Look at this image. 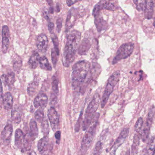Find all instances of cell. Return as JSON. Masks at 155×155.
Wrapping results in <instances>:
<instances>
[{"instance_id": "6da1fadb", "label": "cell", "mask_w": 155, "mask_h": 155, "mask_svg": "<svg viewBox=\"0 0 155 155\" xmlns=\"http://www.w3.org/2000/svg\"><path fill=\"white\" fill-rule=\"evenodd\" d=\"M81 37L80 32L76 30L71 31L68 35L62 56L63 64L66 67H69L75 60V56Z\"/></svg>"}, {"instance_id": "7a4b0ae2", "label": "cell", "mask_w": 155, "mask_h": 155, "mask_svg": "<svg viewBox=\"0 0 155 155\" xmlns=\"http://www.w3.org/2000/svg\"><path fill=\"white\" fill-rule=\"evenodd\" d=\"M90 69V64L85 60L78 62L74 65L71 75L72 86L74 89L80 88L86 79Z\"/></svg>"}, {"instance_id": "3957f363", "label": "cell", "mask_w": 155, "mask_h": 155, "mask_svg": "<svg viewBox=\"0 0 155 155\" xmlns=\"http://www.w3.org/2000/svg\"><path fill=\"white\" fill-rule=\"evenodd\" d=\"M99 114L97 113L95 115L91 123L88 130L86 131L81 142V152L83 155H84L91 145L95 134L96 129L98 123Z\"/></svg>"}, {"instance_id": "277c9868", "label": "cell", "mask_w": 155, "mask_h": 155, "mask_svg": "<svg viewBox=\"0 0 155 155\" xmlns=\"http://www.w3.org/2000/svg\"><path fill=\"white\" fill-rule=\"evenodd\" d=\"M100 101V95L98 94H96L89 104L85 111L84 119L83 121L82 129L83 131H86L89 127L95 115Z\"/></svg>"}, {"instance_id": "5b68a950", "label": "cell", "mask_w": 155, "mask_h": 155, "mask_svg": "<svg viewBox=\"0 0 155 155\" xmlns=\"http://www.w3.org/2000/svg\"><path fill=\"white\" fill-rule=\"evenodd\" d=\"M120 77V71H117L113 73L108 79L101 99V106L102 108H104L106 104L110 95L113 91L114 87L119 81Z\"/></svg>"}, {"instance_id": "8992f818", "label": "cell", "mask_w": 155, "mask_h": 155, "mask_svg": "<svg viewBox=\"0 0 155 155\" xmlns=\"http://www.w3.org/2000/svg\"><path fill=\"white\" fill-rule=\"evenodd\" d=\"M134 48V44L131 42L121 45L118 50L115 57L113 58V65H115L121 60L126 59L130 56L133 51Z\"/></svg>"}, {"instance_id": "52a82bcc", "label": "cell", "mask_w": 155, "mask_h": 155, "mask_svg": "<svg viewBox=\"0 0 155 155\" xmlns=\"http://www.w3.org/2000/svg\"><path fill=\"white\" fill-rule=\"evenodd\" d=\"M117 9V6L113 0H101L95 6L92 14L95 16L102 10H115Z\"/></svg>"}, {"instance_id": "ba28073f", "label": "cell", "mask_w": 155, "mask_h": 155, "mask_svg": "<svg viewBox=\"0 0 155 155\" xmlns=\"http://www.w3.org/2000/svg\"><path fill=\"white\" fill-rule=\"evenodd\" d=\"M155 111V107H152L148 113V117H147V121H146V123H145V126H144V128H143V130L141 133V134L142 139V141L144 142L147 141L148 138Z\"/></svg>"}, {"instance_id": "9c48e42d", "label": "cell", "mask_w": 155, "mask_h": 155, "mask_svg": "<svg viewBox=\"0 0 155 155\" xmlns=\"http://www.w3.org/2000/svg\"><path fill=\"white\" fill-rule=\"evenodd\" d=\"M129 129L125 128L121 131L118 137L116 139L115 143L111 149L110 155H115L116 151L119 147H120L126 140L129 134Z\"/></svg>"}, {"instance_id": "30bf717a", "label": "cell", "mask_w": 155, "mask_h": 155, "mask_svg": "<svg viewBox=\"0 0 155 155\" xmlns=\"http://www.w3.org/2000/svg\"><path fill=\"white\" fill-rule=\"evenodd\" d=\"M48 117L51 127L54 131L58 128L59 124V117L58 113L54 107H51L48 110Z\"/></svg>"}, {"instance_id": "8fae6325", "label": "cell", "mask_w": 155, "mask_h": 155, "mask_svg": "<svg viewBox=\"0 0 155 155\" xmlns=\"http://www.w3.org/2000/svg\"><path fill=\"white\" fill-rule=\"evenodd\" d=\"M2 51L3 53L5 54L7 52L10 45V31L7 25H4L2 30Z\"/></svg>"}, {"instance_id": "7c38bea8", "label": "cell", "mask_w": 155, "mask_h": 155, "mask_svg": "<svg viewBox=\"0 0 155 155\" xmlns=\"http://www.w3.org/2000/svg\"><path fill=\"white\" fill-rule=\"evenodd\" d=\"M13 132V126L10 123L6 125L1 133V138L5 145H8L10 143Z\"/></svg>"}, {"instance_id": "4fadbf2b", "label": "cell", "mask_w": 155, "mask_h": 155, "mask_svg": "<svg viewBox=\"0 0 155 155\" xmlns=\"http://www.w3.org/2000/svg\"><path fill=\"white\" fill-rule=\"evenodd\" d=\"M48 40L47 36L45 34H40L37 39V46L39 52L44 53L47 51Z\"/></svg>"}, {"instance_id": "5bb4252c", "label": "cell", "mask_w": 155, "mask_h": 155, "mask_svg": "<svg viewBox=\"0 0 155 155\" xmlns=\"http://www.w3.org/2000/svg\"><path fill=\"white\" fill-rule=\"evenodd\" d=\"M48 97L45 94L41 92L39 93L34 100V107L36 108H44L46 107L48 104Z\"/></svg>"}, {"instance_id": "9a60e30c", "label": "cell", "mask_w": 155, "mask_h": 155, "mask_svg": "<svg viewBox=\"0 0 155 155\" xmlns=\"http://www.w3.org/2000/svg\"><path fill=\"white\" fill-rule=\"evenodd\" d=\"M91 46V43L88 38H84L81 41L78 49V52L80 55H83L87 54Z\"/></svg>"}, {"instance_id": "2e32d148", "label": "cell", "mask_w": 155, "mask_h": 155, "mask_svg": "<svg viewBox=\"0 0 155 155\" xmlns=\"http://www.w3.org/2000/svg\"><path fill=\"white\" fill-rule=\"evenodd\" d=\"M99 14L100 13H98L95 16V24L98 32H101L107 29V24L106 21Z\"/></svg>"}, {"instance_id": "e0dca14e", "label": "cell", "mask_w": 155, "mask_h": 155, "mask_svg": "<svg viewBox=\"0 0 155 155\" xmlns=\"http://www.w3.org/2000/svg\"><path fill=\"white\" fill-rule=\"evenodd\" d=\"M13 100L12 95L10 92H7L3 96V105L4 109L10 111L13 107Z\"/></svg>"}, {"instance_id": "ac0fdd59", "label": "cell", "mask_w": 155, "mask_h": 155, "mask_svg": "<svg viewBox=\"0 0 155 155\" xmlns=\"http://www.w3.org/2000/svg\"><path fill=\"white\" fill-rule=\"evenodd\" d=\"M49 145V138L48 136H44L38 142L37 144L38 149L39 153L42 154H45L48 150Z\"/></svg>"}, {"instance_id": "d6986e66", "label": "cell", "mask_w": 155, "mask_h": 155, "mask_svg": "<svg viewBox=\"0 0 155 155\" xmlns=\"http://www.w3.org/2000/svg\"><path fill=\"white\" fill-rule=\"evenodd\" d=\"M24 135L21 129H16L15 132V145L18 148L22 149L23 147Z\"/></svg>"}, {"instance_id": "ffe728a7", "label": "cell", "mask_w": 155, "mask_h": 155, "mask_svg": "<svg viewBox=\"0 0 155 155\" xmlns=\"http://www.w3.org/2000/svg\"><path fill=\"white\" fill-rule=\"evenodd\" d=\"M40 58L39 54L37 52L34 51L32 53L28 62L29 66L31 69H35L38 66L39 64Z\"/></svg>"}, {"instance_id": "44dd1931", "label": "cell", "mask_w": 155, "mask_h": 155, "mask_svg": "<svg viewBox=\"0 0 155 155\" xmlns=\"http://www.w3.org/2000/svg\"><path fill=\"white\" fill-rule=\"evenodd\" d=\"M1 78L5 85L10 87L13 85L15 82V74L13 72H10L7 74H3L1 76Z\"/></svg>"}, {"instance_id": "7402d4cb", "label": "cell", "mask_w": 155, "mask_h": 155, "mask_svg": "<svg viewBox=\"0 0 155 155\" xmlns=\"http://www.w3.org/2000/svg\"><path fill=\"white\" fill-rule=\"evenodd\" d=\"M39 81L38 80H35L30 83L27 87V93L30 96L33 97L36 94L37 89L39 86Z\"/></svg>"}, {"instance_id": "603a6c76", "label": "cell", "mask_w": 155, "mask_h": 155, "mask_svg": "<svg viewBox=\"0 0 155 155\" xmlns=\"http://www.w3.org/2000/svg\"><path fill=\"white\" fill-rule=\"evenodd\" d=\"M76 10L75 9L72 8V9L69 10V12L67 18L66 25L67 29H69V28H71L73 25L74 24V22L75 21L76 16L75 15Z\"/></svg>"}, {"instance_id": "cb8c5ba5", "label": "cell", "mask_w": 155, "mask_h": 155, "mask_svg": "<svg viewBox=\"0 0 155 155\" xmlns=\"http://www.w3.org/2000/svg\"><path fill=\"white\" fill-rule=\"evenodd\" d=\"M140 135H139V133H136L134 136L133 142L132 144L131 148V154L132 155H135L137 153L138 151V148L140 144Z\"/></svg>"}, {"instance_id": "d4e9b609", "label": "cell", "mask_w": 155, "mask_h": 155, "mask_svg": "<svg viewBox=\"0 0 155 155\" xmlns=\"http://www.w3.org/2000/svg\"><path fill=\"white\" fill-rule=\"evenodd\" d=\"M30 133L32 138L35 140L38 136V128L37 125V122L35 120L31 119L30 122Z\"/></svg>"}, {"instance_id": "484cf974", "label": "cell", "mask_w": 155, "mask_h": 155, "mask_svg": "<svg viewBox=\"0 0 155 155\" xmlns=\"http://www.w3.org/2000/svg\"><path fill=\"white\" fill-rule=\"evenodd\" d=\"M153 12V3L152 0H146V7L145 9V16L148 19H151Z\"/></svg>"}, {"instance_id": "4316f807", "label": "cell", "mask_w": 155, "mask_h": 155, "mask_svg": "<svg viewBox=\"0 0 155 155\" xmlns=\"http://www.w3.org/2000/svg\"><path fill=\"white\" fill-rule=\"evenodd\" d=\"M34 139L32 138L30 133L26 134L25 135L24 140V148L26 151H30L32 147V142Z\"/></svg>"}, {"instance_id": "83f0119b", "label": "cell", "mask_w": 155, "mask_h": 155, "mask_svg": "<svg viewBox=\"0 0 155 155\" xmlns=\"http://www.w3.org/2000/svg\"><path fill=\"white\" fill-rule=\"evenodd\" d=\"M39 65L42 69L47 71H51L52 70L51 66L45 56H43L40 57L39 59Z\"/></svg>"}, {"instance_id": "f1b7e54d", "label": "cell", "mask_w": 155, "mask_h": 155, "mask_svg": "<svg viewBox=\"0 0 155 155\" xmlns=\"http://www.w3.org/2000/svg\"><path fill=\"white\" fill-rule=\"evenodd\" d=\"M11 118L14 123L18 124L22 120V115L17 110H13L11 111Z\"/></svg>"}, {"instance_id": "f546056e", "label": "cell", "mask_w": 155, "mask_h": 155, "mask_svg": "<svg viewBox=\"0 0 155 155\" xmlns=\"http://www.w3.org/2000/svg\"><path fill=\"white\" fill-rule=\"evenodd\" d=\"M41 127L44 136H48L50 132V128L48 120L46 118H44L43 121L41 122Z\"/></svg>"}, {"instance_id": "4dcf8cb0", "label": "cell", "mask_w": 155, "mask_h": 155, "mask_svg": "<svg viewBox=\"0 0 155 155\" xmlns=\"http://www.w3.org/2000/svg\"><path fill=\"white\" fill-rule=\"evenodd\" d=\"M133 1L138 11L145 10L146 7V0H133Z\"/></svg>"}, {"instance_id": "1f68e13d", "label": "cell", "mask_w": 155, "mask_h": 155, "mask_svg": "<svg viewBox=\"0 0 155 155\" xmlns=\"http://www.w3.org/2000/svg\"><path fill=\"white\" fill-rule=\"evenodd\" d=\"M35 119L39 123H41L44 118V113L43 109L39 108L38 110L35 112Z\"/></svg>"}, {"instance_id": "d6a6232c", "label": "cell", "mask_w": 155, "mask_h": 155, "mask_svg": "<svg viewBox=\"0 0 155 155\" xmlns=\"http://www.w3.org/2000/svg\"><path fill=\"white\" fill-rule=\"evenodd\" d=\"M59 82L57 80V77L55 75H54L52 80V87L53 90L54 94L56 95H58L59 92Z\"/></svg>"}, {"instance_id": "836d02e7", "label": "cell", "mask_w": 155, "mask_h": 155, "mask_svg": "<svg viewBox=\"0 0 155 155\" xmlns=\"http://www.w3.org/2000/svg\"><path fill=\"white\" fill-rule=\"evenodd\" d=\"M143 124V120L142 118H140L136 123L135 125V131L138 133H140L141 131L142 128Z\"/></svg>"}, {"instance_id": "e575fe53", "label": "cell", "mask_w": 155, "mask_h": 155, "mask_svg": "<svg viewBox=\"0 0 155 155\" xmlns=\"http://www.w3.org/2000/svg\"><path fill=\"white\" fill-rule=\"evenodd\" d=\"M51 39L54 45V50L58 55H59L60 51H59V41H58V38L54 34H52Z\"/></svg>"}, {"instance_id": "d590c367", "label": "cell", "mask_w": 155, "mask_h": 155, "mask_svg": "<svg viewBox=\"0 0 155 155\" xmlns=\"http://www.w3.org/2000/svg\"><path fill=\"white\" fill-rule=\"evenodd\" d=\"M102 148H103V143L101 141H98L95 147L93 155H100L101 151H102Z\"/></svg>"}, {"instance_id": "8d00e7d4", "label": "cell", "mask_w": 155, "mask_h": 155, "mask_svg": "<svg viewBox=\"0 0 155 155\" xmlns=\"http://www.w3.org/2000/svg\"><path fill=\"white\" fill-rule=\"evenodd\" d=\"M59 55L57 54V53L55 51L54 49H52L51 50V58L52 61L53 62L54 66L55 67L57 64V61H58V57Z\"/></svg>"}, {"instance_id": "74e56055", "label": "cell", "mask_w": 155, "mask_h": 155, "mask_svg": "<svg viewBox=\"0 0 155 155\" xmlns=\"http://www.w3.org/2000/svg\"><path fill=\"white\" fill-rule=\"evenodd\" d=\"M22 66V61L21 60V59L17 60L14 62V64H13V68H14V70L16 72H18V71H20Z\"/></svg>"}, {"instance_id": "f35d334b", "label": "cell", "mask_w": 155, "mask_h": 155, "mask_svg": "<svg viewBox=\"0 0 155 155\" xmlns=\"http://www.w3.org/2000/svg\"><path fill=\"white\" fill-rule=\"evenodd\" d=\"M82 114L83 111L82 112V113H81L79 119L78 120L76 124L75 127V131L76 132H78L79 130H80L81 122L82 119Z\"/></svg>"}, {"instance_id": "ab89813d", "label": "cell", "mask_w": 155, "mask_h": 155, "mask_svg": "<svg viewBox=\"0 0 155 155\" xmlns=\"http://www.w3.org/2000/svg\"><path fill=\"white\" fill-rule=\"evenodd\" d=\"M3 89H2V82L1 79L0 78V107H1L2 104H3Z\"/></svg>"}, {"instance_id": "60d3db41", "label": "cell", "mask_w": 155, "mask_h": 155, "mask_svg": "<svg viewBox=\"0 0 155 155\" xmlns=\"http://www.w3.org/2000/svg\"><path fill=\"white\" fill-rule=\"evenodd\" d=\"M56 25H57V30L58 33H60L62 26V19L60 18L56 21Z\"/></svg>"}, {"instance_id": "b9f144b4", "label": "cell", "mask_w": 155, "mask_h": 155, "mask_svg": "<svg viewBox=\"0 0 155 155\" xmlns=\"http://www.w3.org/2000/svg\"><path fill=\"white\" fill-rule=\"evenodd\" d=\"M56 100H57V95L54 93H53L51 95V104H54L56 103Z\"/></svg>"}, {"instance_id": "7bdbcfd3", "label": "cell", "mask_w": 155, "mask_h": 155, "mask_svg": "<svg viewBox=\"0 0 155 155\" xmlns=\"http://www.w3.org/2000/svg\"><path fill=\"white\" fill-rule=\"evenodd\" d=\"M80 1L81 0H66V3L69 7H70Z\"/></svg>"}, {"instance_id": "ee69618b", "label": "cell", "mask_w": 155, "mask_h": 155, "mask_svg": "<svg viewBox=\"0 0 155 155\" xmlns=\"http://www.w3.org/2000/svg\"><path fill=\"white\" fill-rule=\"evenodd\" d=\"M48 30L50 31V33L51 34H52L53 32L54 29V24L53 23L49 22V24L48 25Z\"/></svg>"}, {"instance_id": "f6af8a7d", "label": "cell", "mask_w": 155, "mask_h": 155, "mask_svg": "<svg viewBox=\"0 0 155 155\" xmlns=\"http://www.w3.org/2000/svg\"><path fill=\"white\" fill-rule=\"evenodd\" d=\"M61 136V132L60 131H58L55 133V137L56 139V141H57V143L59 144L60 142V139Z\"/></svg>"}, {"instance_id": "bcb514c9", "label": "cell", "mask_w": 155, "mask_h": 155, "mask_svg": "<svg viewBox=\"0 0 155 155\" xmlns=\"http://www.w3.org/2000/svg\"><path fill=\"white\" fill-rule=\"evenodd\" d=\"M43 14H44V17H45L46 20H49V15H48V12L47 11V10H44Z\"/></svg>"}, {"instance_id": "7dc6e473", "label": "cell", "mask_w": 155, "mask_h": 155, "mask_svg": "<svg viewBox=\"0 0 155 155\" xmlns=\"http://www.w3.org/2000/svg\"><path fill=\"white\" fill-rule=\"evenodd\" d=\"M46 1H47V2H48V4H49V5L51 6V7H53V6H52L53 5L52 0H46Z\"/></svg>"}, {"instance_id": "c3c4849f", "label": "cell", "mask_w": 155, "mask_h": 155, "mask_svg": "<svg viewBox=\"0 0 155 155\" xmlns=\"http://www.w3.org/2000/svg\"><path fill=\"white\" fill-rule=\"evenodd\" d=\"M49 12L51 14H53L54 12V9L53 7H50V10H49Z\"/></svg>"}, {"instance_id": "681fc988", "label": "cell", "mask_w": 155, "mask_h": 155, "mask_svg": "<svg viewBox=\"0 0 155 155\" xmlns=\"http://www.w3.org/2000/svg\"><path fill=\"white\" fill-rule=\"evenodd\" d=\"M56 10H57V12H59L60 10V5L59 4H57V6H56Z\"/></svg>"}, {"instance_id": "f907efd6", "label": "cell", "mask_w": 155, "mask_h": 155, "mask_svg": "<svg viewBox=\"0 0 155 155\" xmlns=\"http://www.w3.org/2000/svg\"><path fill=\"white\" fill-rule=\"evenodd\" d=\"M29 155H37V154L35 151H32L29 154Z\"/></svg>"}, {"instance_id": "816d5d0a", "label": "cell", "mask_w": 155, "mask_h": 155, "mask_svg": "<svg viewBox=\"0 0 155 155\" xmlns=\"http://www.w3.org/2000/svg\"><path fill=\"white\" fill-rule=\"evenodd\" d=\"M125 155H130V154H129V151H127V152L126 154H125Z\"/></svg>"}, {"instance_id": "f5cc1de1", "label": "cell", "mask_w": 155, "mask_h": 155, "mask_svg": "<svg viewBox=\"0 0 155 155\" xmlns=\"http://www.w3.org/2000/svg\"><path fill=\"white\" fill-rule=\"evenodd\" d=\"M152 155H155V149L154 150V151L153 152V154H152Z\"/></svg>"}, {"instance_id": "db71d44e", "label": "cell", "mask_w": 155, "mask_h": 155, "mask_svg": "<svg viewBox=\"0 0 155 155\" xmlns=\"http://www.w3.org/2000/svg\"><path fill=\"white\" fill-rule=\"evenodd\" d=\"M154 26H155V21H154Z\"/></svg>"}]
</instances>
